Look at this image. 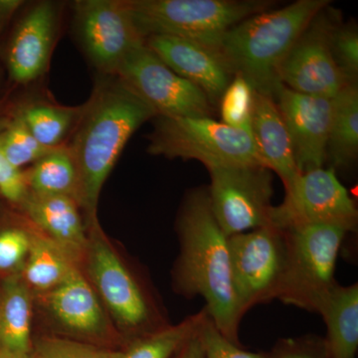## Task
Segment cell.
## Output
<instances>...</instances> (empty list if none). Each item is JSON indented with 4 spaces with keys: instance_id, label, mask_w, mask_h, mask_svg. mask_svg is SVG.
I'll list each match as a JSON object with an SVG mask.
<instances>
[{
    "instance_id": "37",
    "label": "cell",
    "mask_w": 358,
    "mask_h": 358,
    "mask_svg": "<svg viewBox=\"0 0 358 358\" xmlns=\"http://www.w3.org/2000/svg\"><path fill=\"white\" fill-rule=\"evenodd\" d=\"M0 358H31L30 353L10 352V350H0Z\"/></svg>"
},
{
    "instance_id": "9",
    "label": "cell",
    "mask_w": 358,
    "mask_h": 358,
    "mask_svg": "<svg viewBox=\"0 0 358 358\" xmlns=\"http://www.w3.org/2000/svg\"><path fill=\"white\" fill-rule=\"evenodd\" d=\"M231 278L240 312L277 300L286 268L285 233L272 226L228 237Z\"/></svg>"
},
{
    "instance_id": "16",
    "label": "cell",
    "mask_w": 358,
    "mask_h": 358,
    "mask_svg": "<svg viewBox=\"0 0 358 358\" xmlns=\"http://www.w3.org/2000/svg\"><path fill=\"white\" fill-rule=\"evenodd\" d=\"M47 308L61 329L73 338L106 348L110 327L96 292L79 268L46 294Z\"/></svg>"
},
{
    "instance_id": "29",
    "label": "cell",
    "mask_w": 358,
    "mask_h": 358,
    "mask_svg": "<svg viewBox=\"0 0 358 358\" xmlns=\"http://www.w3.org/2000/svg\"><path fill=\"white\" fill-rule=\"evenodd\" d=\"M117 350L79 339L42 336L32 341L31 358H115Z\"/></svg>"
},
{
    "instance_id": "17",
    "label": "cell",
    "mask_w": 358,
    "mask_h": 358,
    "mask_svg": "<svg viewBox=\"0 0 358 358\" xmlns=\"http://www.w3.org/2000/svg\"><path fill=\"white\" fill-rule=\"evenodd\" d=\"M145 44L176 74L199 87L212 105H219L234 76L217 54L189 40L166 35H152Z\"/></svg>"
},
{
    "instance_id": "21",
    "label": "cell",
    "mask_w": 358,
    "mask_h": 358,
    "mask_svg": "<svg viewBox=\"0 0 358 358\" xmlns=\"http://www.w3.org/2000/svg\"><path fill=\"white\" fill-rule=\"evenodd\" d=\"M31 294L21 275L7 277L0 286V350L30 353Z\"/></svg>"
},
{
    "instance_id": "34",
    "label": "cell",
    "mask_w": 358,
    "mask_h": 358,
    "mask_svg": "<svg viewBox=\"0 0 358 358\" xmlns=\"http://www.w3.org/2000/svg\"><path fill=\"white\" fill-rule=\"evenodd\" d=\"M268 358H327L324 339H284Z\"/></svg>"
},
{
    "instance_id": "4",
    "label": "cell",
    "mask_w": 358,
    "mask_h": 358,
    "mask_svg": "<svg viewBox=\"0 0 358 358\" xmlns=\"http://www.w3.org/2000/svg\"><path fill=\"white\" fill-rule=\"evenodd\" d=\"M261 0H127L143 38L166 35L195 42L217 54L226 33L250 16L268 10Z\"/></svg>"
},
{
    "instance_id": "35",
    "label": "cell",
    "mask_w": 358,
    "mask_h": 358,
    "mask_svg": "<svg viewBox=\"0 0 358 358\" xmlns=\"http://www.w3.org/2000/svg\"><path fill=\"white\" fill-rule=\"evenodd\" d=\"M23 6L24 2L17 0H0V44L9 23Z\"/></svg>"
},
{
    "instance_id": "24",
    "label": "cell",
    "mask_w": 358,
    "mask_h": 358,
    "mask_svg": "<svg viewBox=\"0 0 358 358\" xmlns=\"http://www.w3.org/2000/svg\"><path fill=\"white\" fill-rule=\"evenodd\" d=\"M74 267L76 262L49 238L32 236L21 278L28 288L48 293L64 281Z\"/></svg>"
},
{
    "instance_id": "30",
    "label": "cell",
    "mask_w": 358,
    "mask_h": 358,
    "mask_svg": "<svg viewBox=\"0 0 358 358\" xmlns=\"http://www.w3.org/2000/svg\"><path fill=\"white\" fill-rule=\"evenodd\" d=\"M331 54L339 70L350 83L357 84L358 75V34L355 26L334 25L331 33Z\"/></svg>"
},
{
    "instance_id": "12",
    "label": "cell",
    "mask_w": 358,
    "mask_h": 358,
    "mask_svg": "<svg viewBox=\"0 0 358 358\" xmlns=\"http://www.w3.org/2000/svg\"><path fill=\"white\" fill-rule=\"evenodd\" d=\"M75 35L98 75H115L122 61L145 44L127 0H78L73 3Z\"/></svg>"
},
{
    "instance_id": "28",
    "label": "cell",
    "mask_w": 358,
    "mask_h": 358,
    "mask_svg": "<svg viewBox=\"0 0 358 358\" xmlns=\"http://www.w3.org/2000/svg\"><path fill=\"white\" fill-rule=\"evenodd\" d=\"M255 91L243 77L235 75L219 102L223 124L251 134Z\"/></svg>"
},
{
    "instance_id": "3",
    "label": "cell",
    "mask_w": 358,
    "mask_h": 358,
    "mask_svg": "<svg viewBox=\"0 0 358 358\" xmlns=\"http://www.w3.org/2000/svg\"><path fill=\"white\" fill-rule=\"evenodd\" d=\"M329 0H298L250 16L226 33L218 56L232 73L243 77L254 91L274 96L281 87L280 68L292 48Z\"/></svg>"
},
{
    "instance_id": "20",
    "label": "cell",
    "mask_w": 358,
    "mask_h": 358,
    "mask_svg": "<svg viewBox=\"0 0 358 358\" xmlns=\"http://www.w3.org/2000/svg\"><path fill=\"white\" fill-rule=\"evenodd\" d=\"M327 326V358H355L358 350V285H336L317 308Z\"/></svg>"
},
{
    "instance_id": "7",
    "label": "cell",
    "mask_w": 358,
    "mask_h": 358,
    "mask_svg": "<svg viewBox=\"0 0 358 358\" xmlns=\"http://www.w3.org/2000/svg\"><path fill=\"white\" fill-rule=\"evenodd\" d=\"M84 258L90 285L122 329L138 338L167 327L160 324L147 291L112 248L100 225L89 229Z\"/></svg>"
},
{
    "instance_id": "11",
    "label": "cell",
    "mask_w": 358,
    "mask_h": 358,
    "mask_svg": "<svg viewBox=\"0 0 358 358\" xmlns=\"http://www.w3.org/2000/svg\"><path fill=\"white\" fill-rule=\"evenodd\" d=\"M115 75L155 110L157 117L213 115L214 106L203 92L176 74L147 44L131 51Z\"/></svg>"
},
{
    "instance_id": "15",
    "label": "cell",
    "mask_w": 358,
    "mask_h": 358,
    "mask_svg": "<svg viewBox=\"0 0 358 358\" xmlns=\"http://www.w3.org/2000/svg\"><path fill=\"white\" fill-rule=\"evenodd\" d=\"M274 100L288 129L300 173L324 166L333 121L334 99L303 95L281 85Z\"/></svg>"
},
{
    "instance_id": "8",
    "label": "cell",
    "mask_w": 358,
    "mask_h": 358,
    "mask_svg": "<svg viewBox=\"0 0 358 358\" xmlns=\"http://www.w3.org/2000/svg\"><path fill=\"white\" fill-rule=\"evenodd\" d=\"M284 200L270 212V226L289 231L310 225H331L346 232L357 229L355 200L339 181L334 167L299 174L285 186Z\"/></svg>"
},
{
    "instance_id": "19",
    "label": "cell",
    "mask_w": 358,
    "mask_h": 358,
    "mask_svg": "<svg viewBox=\"0 0 358 358\" xmlns=\"http://www.w3.org/2000/svg\"><path fill=\"white\" fill-rule=\"evenodd\" d=\"M20 207L47 238L64 250L75 262L84 257L88 234L80 214V206L74 199L63 195L28 192Z\"/></svg>"
},
{
    "instance_id": "32",
    "label": "cell",
    "mask_w": 358,
    "mask_h": 358,
    "mask_svg": "<svg viewBox=\"0 0 358 358\" xmlns=\"http://www.w3.org/2000/svg\"><path fill=\"white\" fill-rule=\"evenodd\" d=\"M199 336L203 346L205 358H268L266 353L247 352L240 345L231 343L219 333L208 315L200 327Z\"/></svg>"
},
{
    "instance_id": "10",
    "label": "cell",
    "mask_w": 358,
    "mask_h": 358,
    "mask_svg": "<svg viewBox=\"0 0 358 358\" xmlns=\"http://www.w3.org/2000/svg\"><path fill=\"white\" fill-rule=\"evenodd\" d=\"M214 217L227 237L270 226L273 173L259 164L208 169Z\"/></svg>"
},
{
    "instance_id": "2",
    "label": "cell",
    "mask_w": 358,
    "mask_h": 358,
    "mask_svg": "<svg viewBox=\"0 0 358 358\" xmlns=\"http://www.w3.org/2000/svg\"><path fill=\"white\" fill-rule=\"evenodd\" d=\"M176 230L180 253L173 271L176 291L188 298L201 296L219 333L240 345V312L231 278L228 237L214 217L207 188L185 197Z\"/></svg>"
},
{
    "instance_id": "14",
    "label": "cell",
    "mask_w": 358,
    "mask_h": 358,
    "mask_svg": "<svg viewBox=\"0 0 358 358\" xmlns=\"http://www.w3.org/2000/svg\"><path fill=\"white\" fill-rule=\"evenodd\" d=\"M60 22V9L52 1H39L21 14L4 43L0 62L14 85L36 81L50 62Z\"/></svg>"
},
{
    "instance_id": "25",
    "label": "cell",
    "mask_w": 358,
    "mask_h": 358,
    "mask_svg": "<svg viewBox=\"0 0 358 358\" xmlns=\"http://www.w3.org/2000/svg\"><path fill=\"white\" fill-rule=\"evenodd\" d=\"M40 145L46 148L63 145L66 136L73 131L81 107L71 108L47 103H28L13 110Z\"/></svg>"
},
{
    "instance_id": "33",
    "label": "cell",
    "mask_w": 358,
    "mask_h": 358,
    "mask_svg": "<svg viewBox=\"0 0 358 358\" xmlns=\"http://www.w3.org/2000/svg\"><path fill=\"white\" fill-rule=\"evenodd\" d=\"M27 193L24 173L14 167L0 150V196L20 206Z\"/></svg>"
},
{
    "instance_id": "26",
    "label": "cell",
    "mask_w": 358,
    "mask_h": 358,
    "mask_svg": "<svg viewBox=\"0 0 358 358\" xmlns=\"http://www.w3.org/2000/svg\"><path fill=\"white\" fill-rule=\"evenodd\" d=\"M208 315L205 308L176 324L155 333L138 336L124 350H117L115 358H171L199 331Z\"/></svg>"
},
{
    "instance_id": "6",
    "label": "cell",
    "mask_w": 358,
    "mask_h": 358,
    "mask_svg": "<svg viewBox=\"0 0 358 358\" xmlns=\"http://www.w3.org/2000/svg\"><path fill=\"white\" fill-rule=\"evenodd\" d=\"M282 232L286 268L277 300L317 313L320 303L338 285L334 272L348 233L331 225L303 226Z\"/></svg>"
},
{
    "instance_id": "5",
    "label": "cell",
    "mask_w": 358,
    "mask_h": 358,
    "mask_svg": "<svg viewBox=\"0 0 358 358\" xmlns=\"http://www.w3.org/2000/svg\"><path fill=\"white\" fill-rule=\"evenodd\" d=\"M148 152L211 167L259 164L251 134L212 117H155Z\"/></svg>"
},
{
    "instance_id": "36",
    "label": "cell",
    "mask_w": 358,
    "mask_h": 358,
    "mask_svg": "<svg viewBox=\"0 0 358 358\" xmlns=\"http://www.w3.org/2000/svg\"><path fill=\"white\" fill-rule=\"evenodd\" d=\"M176 358H205L203 346L200 341L199 331L181 348L176 355Z\"/></svg>"
},
{
    "instance_id": "18",
    "label": "cell",
    "mask_w": 358,
    "mask_h": 358,
    "mask_svg": "<svg viewBox=\"0 0 358 358\" xmlns=\"http://www.w3.org/2000/svg\"><path fill=\"white\" fill-rule=\"evenodd\" d=\"M251 136L261 166L277 174L284 186L301 174L288 129L272 96L255 92Z\"/></svg>"
},
{
    "instance_id": "23",
    "label": "cell",
    "mask_w": 358,
    "mask_h": 358,
    "mask_svg": "<svg viewBox=\"0 0 358 358\" xmlns=\"http://www.w3.org/2000/svg\"><path fill=\"white\" fill-rule=\"evenodd\" d=\"M334 102L327 157L334 166H348L357 159L358 152L357 84L345 87L334 98Z\"/></svg>"
},
{
    "instance_id": "22",
    "label": "cell",
    "mask_w": 358,
    "mask_h": 358,
    "mask_svg": "<svg viewBox=\"0 0 358 358\" xmlns=\"http://www.w3.org/2000/svg\"><path fill=\"white\" fill-rule=\"evenodd\" d=\"M23 173L28 192L42 195H63L74 199L79 205V176L67 145L51 148Z\"/></svg>"
},
{
    "instance_id": "27",
    "label": "cell",
    "mask_w": 358,
    "mask_h": 358,
    "mask_svg": "<svg viewBox=\"0 0 358 358\" xmlns=\"http://www.w3.org/2000/svg\"><path fill=\"white\" fill-rule=\"evenodd\" d=\"M0 150L16 169L34 164L51 148H44L35 140L24 122L13 112L0 117Z\"/></svg>"
},
{
    "instance_id": "1",
    "label": "cell",
    "mask_w": 358,
    "mask_h": 358,
    "mask_svg": "<svg viewBox=\"0 0 358 358\" xmlns=\"http://www.w3.org/2000/svg\"><path fill=\"white\" fill-rule=\"evenodd\" d=\"M155 117L117 75H98L67 145L76 164L79 205L88 229L100 225L96 212L101 192L129 138Z\"/></svg>"
},
{
    "instance_id": "31",
    "label": "cell",
    "mask_w": 358,
    "mask_h": 358,
    "mask_svg": "<svg viewBox=\"0 0 358 358\" xmlns=\"http://www.w3.org/2000/svg\"><path fill=\"white\" fill-rule=\"evenodd\" d=\"M32 235L16 227L0 230V273H10L24 265Z\"/></svg>"
},
{
    "instance_id": "13",
    "label": "cell",
    "mask_w": 358,
    "mask_h": 358,
    "mask_svg": "<svg viewBox=\"0 0 358 358\" xmlns=\"http://www.w3.org/2000/svg\"><path fill=\"white\" fill-rule=\"evenodd\" d=\"M326 8L308 26L285 59L279 79L287 88L303 95L334 99L352 83L334 62L331 33L336 24L324 13Z\"/></svg>"
}]
</instances>
